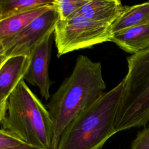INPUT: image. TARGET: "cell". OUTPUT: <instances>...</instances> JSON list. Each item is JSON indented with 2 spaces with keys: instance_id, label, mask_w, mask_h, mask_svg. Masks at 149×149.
<instances>
[{
  "instance_id": "obj_8",
  "label": "cell",
  "mask_w": 149,
  "mask_h": 149,
  "mask_svg": "<svg viewBox=\"0 0 149 149\" xmlns=\"http://www.w3.org/2000/svg\"><path fill=\"white\" fill-rule=\"evenodd\" d=\"M30 63L29 56H15L0 63V119L4 116L9 97L24 79Z\"/></svg>"
},
{
  "instance_id": "obj_2",
  "label": "cell",
  "mask_w": 149,
  "mask_h": 149,
  "mask_svg": "<svg viewBox=\"0 0 149 149\" xmlns=\"http://www.w3.org/2000/svg\"><path fill=\"white\" fill-rule=\"evenodd\" d=\"M123 79L83 111L63 132L57 149H101L116 133L114 127Z\"/></svg>"
},
{
  "instance_id": "obj_6",
  "label": "cell",
  "mask_w": 149,
  "mask_h": 149,
  "mask_svg": "<svg viewBox=\"0 0 149 149\" xmlns=\"http://www.w3.org/2000/svg\"><path fill=\"white\" fill-rule=\"evenodd\" d=\"M59 20L54 5L17 34L0 40V63L15 56H30L34 49L51 33Z\"/></svg>"
},
{
  "instance_id": "obj_12",
  "label": "cell",
  "mask_w": 149,
  "mask_h": 149,
  "mask_svg": "<svg viewBox=\"0 0 149 149\" xmlns=\"http://www.w3.org/2000/svg\"><path fill=\"white\" fill-rule=\"evenodd\" d=\"M52 6L53 3L43 6L0 20V40L13 36L22 31Z\"/></svg>"
},
{
  "instance_id": "obj_3",
  "label": "cell",
  "mask_w": 149,
  "mask_h": 149,
  "mask_svg": "<svg viewBox=\"0 0 149 149\" xmlns=\"http://www.w3.org/2000/svg\"><path fill=\"white\" fill-rule=\"evenodd\" d=\"M1 128L17 136L26 144L50 149L54 126L47 108L21 80L8 98Z\"/></svg>"
},
{
  "instance_id": "obj_9",
  "label": "cell",
  "mask_w": 149,
  "mask_h": 149,
  "mask_svg": "<svg viewBox=\"0 0 149 149\" xmlns=\"http://www.w3.org/2000/svg\"><path fill=\"white\" fill-rule=\"evenodd\" d=\"M125 6L119 0H88L73 17L80 15L111 26Z\"/></svg>"
},
{
  "instance_id": "obj_17",
  "label": "cell",
  "mask_w": 149,
  "mask_h": 149,
  "mask_svg": "<svg viewBox=\"0 0 149 149\" xmlns=\"http://www.w3.org/2000/svg\"><path fill=\"white\" fill-rule=\"evenodd\" d=\"M11 149H42V148H37L36 147H33L30 145H28L27 144H24L23 145H21L20 146H18L17 147L13 148H11Z\"/></svg>"
},
{
  "instance_id": "obj_11",
  "label": "cell",
  "mask_w": 149,
  "mask_h": 149,
  "mask_svg": "<svg viewBox=\"0 0 149 149\" xmlns=\"http://www.w3.org/2000/svg\"><path fill=\"white\" fill-rule=\"evenodd\" d=\"M146 24H149V1L133 6L125 5L122 12L111 26L112 36Z\"/></svg>"
},
{
  "instance_id": "obj_14",
  "label": "cell",
  "mask_w": 149,
  "mask_h": 149,
  "mask_svg": "<svg viewBox=\"0 0 149 149\" xmlns=\"http://www.w3.org/2000/svg\"><path fill=\"white\" fill-rule=\"evenodd\" d=\"M88 0H54L53 5L58 13L59 20L65 21L73 15Z\"/></svg>"
},
{
  "instance_id": "obj_16",
  "label": "cell",
  "mask_w": 149,
  "mask_h": 149,
  "mask_svg": "<svg viewBox=\"0 0 149 149\" xmlns=\"http://www.w3.org/2000/svg\"><path fill=\"white\" fill-rule=\"evenodd\" d=\"M131 149H149V126L139 131L131 144Z\"/></svg>"
},
{
  "instance_id": "obj_10",
  "label": "cell",
  "mask_w": 149,
  "mask_h": 149,
  "mask_svg": "<svg viewBox=\"0 0 149 149\" xmlns=\"http://www.w3.org/2000/svg\"><path fill=\"white\" fill-rule=\"evenodd\" d=\"M110 41L132 55L149 48V24L133 27L112 36Z\"/></svg>"
},
{
  "instance_id": "obj_5",
  "label": "cell",
  "mask_w": 149,
  "mask_h": 149,
  "mask_svg": "<svg viewBox=\"0 0 149 149\" xmlns=\"http://www.w3.org/2000/svg\"><path fill=\"white\" fill-rule=\"evenodd\" d=\"M111 26L84 16H75L67 20H58L54 31L57 56L110 41Z\"/></svg>"
},
{
  "instance_id": "obj_13",
  "label": "cell",
  "mask_w": 149,
  "mask_h": 149,
  "mask_svg": "<svg viewBox=\"0 0 149 149\" xmlns=\"http://www.w3.org/2000/svg\"><path fill=\"white\" fill-rule=\"evenodd\" d=\"M54 0H1L0 20L43 6L52 4Z\"/></svg>"
},
{
  "instance_id": "obj_15",
  "label": "cell",
  "mask_w": 149,
  "mask_h": 149,
  "mask_svg": "<svg viewBox=\"0 0 149 149\" xmlns=\"http://www.w3.org/2000/svg\"><path fill=\"white\" fill-rule=\"evenodd\" d=\"M26 144L12 133L2 128L0 130V149H11Z\"/></svg>"
},
{
  "instance_id": "obj_1",
  "label": "cell",
  "mask_w": 149,
  "mask_h": 149,
  "mask_svg": "<svg viewBox=\"0 0 149 149\" xmlns=\"http://www.w3.org/2000/svg\"><path fill=\"white\" fill-rule=\"evenodd\" d=\"M105 88L101 63L86 55H79L71 74L62 83L47 105L54 126L50 149H57L66 128L101 97Z\"/></svg>"
},
{
  "instance_id": "obj_4",
  "label": "cell",
  "mask_w": 149,
  "mask_h": 149,
  "mask_svg": "<svg viewBox=\"0 0 149 149\" xmlns=\"http://www.w3.org/2000/svg\"><path fill=\"white\" fill-rule=\"evenodd\" d=\"M128 70L116 113V133L149 122V48L127 57Z\"/></svg>"
},
{
  "instance_id": "obj_7",
  "label": "cell",
  "mask_w": 149,
  "mask_h": 149,
  "mask_svg": "<svg viewBox=\"0 0 149 149\" xmlns=\"http://www.w3.org/2000/svg\"><path fill=\"white\" fill-rule=\"evenodd\" d=\"M54 33L47 36L31 52L30 63L24 80L29 84L38 87L45 101L51 98L49 88L52 84L48 67L51 57Z\"/></svg>"
}]
</instances>
